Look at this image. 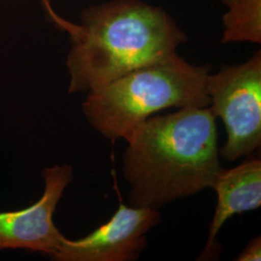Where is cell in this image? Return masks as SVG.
Segmentation results:
<instances>
[{
	"instance_id": "obj_4",
	"label": "cell",
	"mask_w": 261,
	"mask_h": 261,
	"mask_svg": "<svg viewBox=\"0 0 261 261\" xmlns=\"http://www.w3.org/2000/svg\"><path fill=\"white\" fill-rule=\"evenodd\" d=\"M206 89L211 110L221 117L227 134L220 156L227 161L251 156L261 144L260 51L242 64L209 74Z\"/></svg>"
},
{
	"instance_id": "obj_9",
	"label": "cell",
	"mask_w": 261,
	"mask_h": 261,
	"mask_svg": "<svg viewBox=\"0 0 261 261\" xmlns=\"http://www.w3.org/2000/svg\"><path fill=\"white\" fill-rule=\"evenodd\" d=\"M238 261H259L261 260V240L260 236L254 237L251 240L247 247L244 249L238 257Z\"/></svg>"
},
{
	"instance_id": "obj_2",
	"label": "cell",
	"mask_w": 261,
	"mask_h": 261,
	"mask_svg": "<svg viewBox=\"0 0 261 261\" xmlns=\"http://www.w3.org/2000/svg\"><path fill=\"white\" fill-rule=\"evenodd\" d=\"M53 19L71 39L69 93L100 90L122 75L176 55L185 33L161 8L114 0L85 9L80 24Z\"/></svg>"
},
{
	"instance_id": "obj_1",
	"label": "cell",
	"mask_w": 261,
	"mask_h": 261,
	"mask_svg": "<svg viewBox=\"0 0 261 261\" xmlns=\"http://www.w3.org/2000/svg\"><path fill=\"white\" fill-rule=\"evenodd\" d=\"M216 118L211 108H184L130 133L123 155L130 206L159 209L211 187L222 168Z\"/></svg>"
},
{
	"instance_id": "obj_10",
	"label": "cell",
	"mask_w": 261,
	"mask_h": 261,
	"mask_svg": "<svg viewBox=\"0 0 261 261\" xmlns=\"http://www.w3.org/2000/svg\"><path fill=\"white\" fill-rule=\"evenodd\" d=\"M42 1V3H43V5L45 6V8L47 9V12H48V14H49V16L50 17H54L55 15H56V13L53 11L51 9V5H50V0H41Z\"/></svg>"
},
{
	"instance_id": "obj_7",
	"label": "cell",
	"mask_w": 261,
	"mask_h": 261,
	"mask_svg": "<svg viewBox=\"0 0 261 261\" xmlns=\"http://www.w3.org/2000/svg\"><path fill=\"white\" fill-rule=\"evenodd\" d=\"M210 188L216 191L218 202L209 227L204 256L212 251L217 234L229 218L260 207V159L248 158L231 169L221 168Z\"/></svg>"
},
{
	"instance_id": "obj_5",
	"label": "cell",
	"mask_w": 261,
	"mask_h": 261,
	"mask_svg": "<svg viewBox=\"0 0 261 261\" xmlns=\"http://www.w3.org/2000/svg\"><path fill=\"white\" fill-rule=\"evenodd\" d=\"M161 222L158 209L121 203L111 220L79 240L64 238L56 261H134L147 247L145 234Z\"/></svg>"
},
{
	"instance_id": "obj_8",
	"label": "cell",
	"mask_w": 261,
	"mask_h": 261,
	"mask_svg": "<svg viewBox=\"0 0 261 261\" xmlns=\"http://www.w3.org/2000/svg\"><path fill=\"white\" fill-rule=\"evenodd\" d=\"M223 43L261 42V0H224Z\"/></svg>"
},
{
	"instance_id": "obj_6",
	"label": "cell",
	"mask_w": 261,
	"mask_h": 261,
	"mask_svg": "<svg viewBox=\"0 0 261 261\" xmlns=\"http://www.w3.org/2000/svg\"><path fill=\"white\" fill-rule=\"evenodd\" d=\"M73 176L69 165L45 168V190L37 202L19 211L0 213V251L23 249L51 257L56 254L65 236L56 228L54 214Z\"/></svg>"
},
{
	"instance_id": "obj_3",
	"label": "cell",
	"mask_w": 261,
	"mask_h": 261,
	"mask_svg": "<svg viewBox=\"0 0 261 261\" xmlns=\"http://www.w3.org/2000/svg\"><path fill=\"white\" fill-rule=\"evenodd\" d=\"M211 66H196L174 56L122 75L87 93L83 112L105 138L126 140L140 124L170 108H207Z\"/></svg>"
}]
</instances>
